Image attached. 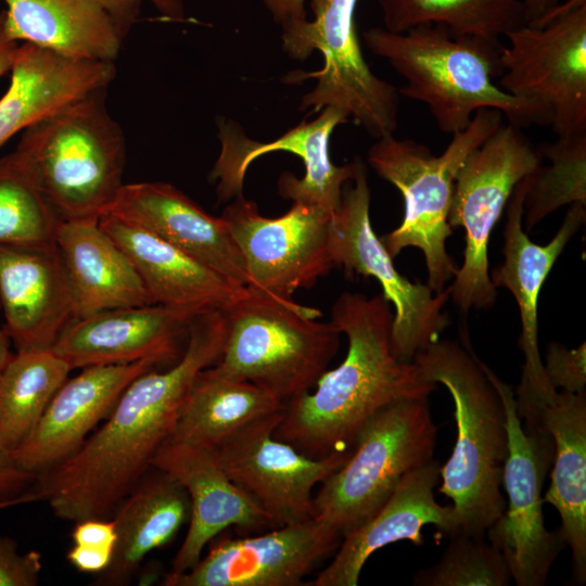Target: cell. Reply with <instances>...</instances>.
Segmentation results:
<instances>
[{
    "label": "cell",
    "mask_w": 586,
    "mask_h": 586,
    "mask_svg": "<svg viewBox=\"0 0 586 586\" xmlns=\"http://www.w3.org/2000/svg\"><path fill=\"white\" fill-rule=\"evenodd\" d=\"M225 340L220 310L194 316L184 349L163 371L135 378L103 424L68 459L36 475L30 491L59 519H111L170 436L198 373L217 362Z\"/></svg>",
    "instance_id": "6da1fadb"
},
{
    "label": "cell",
    "mask_w": 586,
    "mask_h": 586,
    "mask_svg": "<svg viewBox=\"0 0 586 586\" xmlns=\"http://www.w3.org/2000/svg\"><path fill=\"white\" fill-rule=\"evenodd\" d=\"M393 317L383 294L344 292L337 297L331 322L346 334L347 354L321 375L313 392L285 403L276 438L315 459L348 450L361 425L379 409L396 400L428 398L438 388L413 361L394 355Z\"/></svg>",
    "instance_id": "7a4b0ae2"
},
{
    "label": "cell",
    "mask_w": 586,
    "mask_h": 586,
    "mask_svg": "<svg viewBox=\"0 0 586 586\" xmlns=\"http://www.w3.org/2000/svg\"><path fill=\"white\" fill-rule=\"evenodd\" d=\"M412 361L426 381L447 388L455 405L457 438L441 467L438 488L453 502L455 527L449 536L486 537L506 509L501 485L508 455L506 409L489 367L474 353L466 327L461 343L438 339Z\"/></svg>",
    "instance_id": "3957f363"
},
{
    "label": "cell",
    "mask_w": 586,
    "mask_h": 586,
    "mask_svg": "<svg viewBox=\"0 0 586 586\" xmlns=\"http://www.w3.org/2000/svg\"><path fill=\"white\" fill-rule=\"evenodd\" d=\"M364 40L405 79L398 93L425 104L445 133L463 130L481 109H496L508 123L521 128L548 126L539 109L508 94L495 82L502 72L500 41L455 35L438 25H420L403 33L371 27L364 33Z\"/></svg>",
    "instance_id": "277c9868"
},
{
    "label": "cell",
    "mask_w": 586,
    "mask_h": 586,
    "mask_svg": "<svg viewBox=\"0 0 586 586\" xmlns=\"http://www.w3.org/2000/svg\"><path fill=\"white\" fill-rule=\"evenodd\" d=\"M106 89L30 125L15 149L61 219L100 218L124 184L126 141Z\"/></svg>",
    "instance_id": "5b68a950"
},
{
    "label": "cell",
    "mask_w": 586,
    "mask_h": 586,
    "mask_svg": "<svg viewBox=\"0 0 586 586\" xmlns=\"http://www.w3.org/2000/svg\"><path fill=\"white\" fill-rule=\"evenodd\" d=\"M225 340L215 366L283 403L309 392L340 347V330L321 311L250 285L221 309Z\"/></svg>",
    "instance_id": "8992f818"
},
{
    "label": "cell",
    "mask_w": 586,
    "mask_h": 586,
    "mask_svg": "<svg viewBox=\"0 0 586 586\" xmlns=\"http://www.w3.org/2000/svg\"><path fill=\"white\" fill-rule=\"evenodd\" d=\"M504 118L496 109L479 110L440 155L420 142L394 135L377 139L368 151L369 165L402 193L405 206L402 224L381 241L393 258L408 246L421 250L426 284L435 293L443 291L458 270L446 251V240L453 234L448 215L457 173Z\"/></svg>",
    "instance_id": "52a82bcc"
},
{
    "label": "cell",
    "mask_w": 586,
    "mask_h": 586,
    "mask_svg": "<svg viewBox=\"0 0 586 586\" xmlns=\"http://www.w3.org/2000/svg\"><path fill=\"white\" fill-rule=\"evenodd\" d=\"M437 429L428 398L393 402L359 429L347 460L314 496V517L343 539L373 517L403 476L433 459Z\"/></svg>",
    "instance_id": "ba28073f"
},
{
    "label": "cell",
    "mask_w": 586,
    "mask_h": 586,
    "mask_svg": "<svg viewBox=\"0 0 586 586\" xmlns=\"http://www.w3.org/2000/svg\"><path fill=\"white\" fill-rule=\"evenodd\" d=\"M313 21L282 29V48L289 58L306 60L314 50L323 56L316 72L294 71L285 84L316 79L301 100L300 110L324 107L343 111L374 139L393 135L398 127V90L369 67L357 35L355 11L358 0H308Z\"/></svg>",
    "instance_id": "9c48e42d"
},
{
    "label": "cell",
    "mask_w": 586,
    "mask_h": 586,
    "mask_svg": "<svg viewBox=\"0 0 586 586\" xmlns=\"http://www.w3.org/2000/svg\"><path fill=\"white\" fill-rule=\"evenodd\" d=\"M542 163L537 146L521 127L502 123L459 168L448 224L464 229L466 247L463 263L448 288L462 313L494 306L497 288L488 272L489 237L517 184Z\"/></svg>",
    "instance_id": "30bf717a"
},
{
    "label": "cell",
    "mask_w": 586,
    "mask_h": 586,
    "mask_svg": "<svg viewBox=\"0 0 586 586\" xmlns=\"http://www.w3.org/2000/svg\"><path fill=\"white\" fill-rule=\"evenodd\" d=\"M505 37L499 88L539 109L557 137L586 132V0H566Z\"/></svg>",
    "instance_id": "8fae6325"
},
{
    "label": "cell",
    "mask_w": 586,
    "mask_h": 586,
    "mask_svg": "<svg viewBox=\"0 0 586 586\" xmlns=\"http://www.w3.org/2000/svg\"><path fill=\"white\" fill-rule=\"evenodd\" d=\"M354 177L344 186L341 202L332 214L329 253L333 267L347 277H373L382 294L394 306L391 343L394 355L412 361L416 354L437 341L449 323L444 306L449 288L435 293L428 284L400 275L393 257L371 226L370 188L365 163L356 157Z\"/></svg>",
    "instance_id": "7c38bea8"
},
{
    "label": "cell",
    "mask_w": 586,
    "mask_h": 586,
    "mask_svg": "<svg viewBox=\"0 0 586 586\" xmlns=\"http://www.w3.org/2000/svg\"><path fill=\"white\" fill-rule=\"evenodd\" d=\"M506 409L508 455L502 485L508 506L487 531L486 538L504 555L518 586H543L565 543L560 531L546 528L542 488L553 458L546 431L525 432L515 409L514 392L489 368Z\"/></svg>",
    "instance_id": "4fadbf2b"
},
{
    "label": "cell",
    "mask_w": 586,
    "mask_h": 586,
    "mask_svg": "<svg viewBox=\"0 0 586 586\" xmlns=\"http://www.w3.org/2000/svg\"><path fill=\"white\" fill-rule=\"evenodd\" d=\"M331 216L317 205L293 202L282 216L268 218L239 194L220 217L243 257L247 285L292 298L296 290L313 286L334 268L329 253Z\"/></svg>",
    "instance_id": "5bb4252c"
},
{
    "label": "cell",
    "mask_w": 586,
    "mask_h": 586,
    "mask_svg": "<svg viewBox=\"0 0 586 586\" xmlns=\"http://www.w3.org/2000/svg\"><path fill=\"white\" fill-rule=\"evenodd\" d=\"M525 178L514 188L507 203L504 231V263L493 270L491 280L511 292L519 307V347L524 366L514 399L518 417L526 429L538 424L542 407L551 402L555 390L546 375L538 348V297L542 286L563 249L586 219V205H570L561 227L546 245L534 243L522 229Z\"/></svg>",
    "instance_id": "9a60e30c"
},
{
    "label": "cell",
    "mask_w": 586,
    "mask_h": 586,
    "mask_svg": "<svg viewBox=\"0 0 586 586\" xmlns=\"http://www.w3.org/2000/svg\"><path fill=\"white\" fill-rule=\"evenodd\" d=\"M348 120L341 110L324 107L318 117L302 122L269 142L250 139L234 120L220 118L219 155L209 178L217 182L218 202H227L242 194L244 176L250 165L264 154L284 151L297 155L304 163L305 174L298 179L284 171L278 180L281 198L293 202L314 204L333 214L340 205L344 186L354 177L355 160L342 166L330 157L333 130Z\"/></svg>",
    "instance_id": "2e32d148"
},
{
    "label": "cell",
    "mask_w": 586,
    "mask_h": 586,
    "mask_svg": "<svg viewBox=\"0 0 586 586\" xmlns=\"http://www.w3.org/2000/svg\"><path fill=\"white\" fill-rule=\"evenodd\" d=\"M283 411L247 425L216 448L227 475L260 507L273 528L313 518L314 488L352 453L351 448L315 459L276 438Z\"/></svg>",
    "instance_id": "e0dca14e"
},
{
    "label": "cell",
    "mask_w": 586,
    "mask_h": 586,
    "mask_svg": "<svg viewBox=\"0 0 586 586\" xmlns=\"http://www.w3.org/2000/svg\"><path fill=\"white\" fill-rule=\"evenodd\" d=\"M341 542L313 517L255 536L220 539L190 570L165 574L162 585L298 586Z\"/></svg>",
    "instance_id": "ac0fdd59"
},
{
    "label": "cell",
    "mask_w": 586,
    "mask_h": 586,
    "mask_svg": "<svg viewBox=\"0 0 586 586\" xmlns=\"http://www.w3.org/2000/svg\"><path fill=\"white\" fill-rule=\"evenodd\" d=\"M194 316L160 304L102 310L71 321L51 348L72 370L141 360L171 365Z\"/></svg>",
    "instance_id": "d6986e66"
},
{
    "label": "cell",
    "mask_w": 586,
    "mask_h": 586,
    "mask_svg": "<svg viewBox=\"0 0 586 586\" xmlns=\"http://www.w3.org/2000/svg\"><path fill=\"white\" fill-rule=\"evenodd\" d=\"M152 466L176 479L187 491L191 509L189 528L170 573L190 570L204 548L224 530L273 528L267 514L222 469L217 449L167 438Z\"/></svg>",
    "instance_id": "ffe728a7"
},
{
    "label": "cell",
    "mask_w": 586,
    "mask_h": 586,
    "mask_svg": "<svg viewBox=\"0 0 586 586\" xmlns=\"http://www.w3.org/2000/svg\"><path fill=\"white\" fill-rule=\"evenodd\" d=\"M156 366L150 360L98 365L67 378L35 428L12 451L16 462L36 476L72 457L111 413L127 385Z\"/></svg>",
    "instance_id": "44dd1931"
},
{
    "label": "cell",
    "mask_w": 586,
    "mask_h": 586,
    "mask_svg": "<svg viewBox=\"0 0 586 586\" xmlns=\"http://www.w3.org/2000/svg\"><path fill=\"white\" fill-rule=\"evenodd\" d=\"M104 214L146 229L237 288L249 284L243 257L225 220L170 183H124Z\"/></svg>",
    "instance_id": "7402d4cb"
},
{
    "label": "cell",
    "mask_w": 586,
    "mask_h": 586,
    "mask_svg": "<svg viewBox=\"0 0 586 586\" xmlns=\"http://www.w3.org/2000/svg\"><path fill=\"white\" fill-rule=\"evenodd\" d=\"M0 308L16 352L51 348L75 319L74 300L55 242L0 245Z\"/></svg>",
    "instance_id": "603a6c76"
},
{
    "label": "cell",
    "mask_w": 586,
    "mask_h": 586,
    "mask_svg": "<svg viewBox=\"0 0 586 586\" xmlns=\"http://www.w3.org/2000/svg\"><path fill=\"white\" fill-rule=\"evenodd\" d=\"M440 472V463L432 459L406 473L382 508L342 539L330 564L309 585L357 586L370 556L400 540L421 545L425 525L449 536L455 527L453 507L440 505L434 495Z\"/></svg>",
    "instance_id": "cb8c5ba5"
},
{
    "label": "cell",
    "mask_w": 586,
    "mask_h": 586,
    "mask_svg": "<svg viewBox=\"0 0 586 586\" xmlns=\"http://www.w3.org/2000/svg\"><path fill=\"white\" fill-rule=\"evenodd\" d=\"M99 222L129 257L154 304L199 315L221 310L244 288L142 227L107 214Z\"/></svg>",
    "instance_id": "d4e9b609"
},
{
    "label": "cell",
    "mask_w": 586,
    "mask_h": 586,
    "mask_svg": "<svg viewBox=\"0 0 586 586\" xmlns=\"http://www.w3.org/2000/svg\"><path fill=\"white\" fill-rule=\"evenodd\" d=\"M0 98V149L16 133L115 78L114 62L74 61L39 47L18 46Z\"/></svg>",
    "instance_id": "484cf974"
},
{
    "label": "cell",
    "mask_w": 586,
    "mask_h": 586,
    "mask_svg": "<svg viewBox=\"0 0 586 586\" xmlns=\"http://www.w3.org/2000/svg\"><path fill=\"white\" fill-rule=\"evenodd\" d=\"M54 241L71 285L75 319L154 304L131 260L99 218L61 219Z\"/></svg>",
    "instance_id": "4316f807"
},
{
    "label": "cell",
    "mask_w": 586,
    "mask_h": 586,
    "mask_svg": "<svg viewBox=\"0 0 586 586\" xmlns=\"http://www.w3.org/2000/svg\"><path fill=\"white\" fill-rule=\"evenodd\" d=\"M539 429L553 442L550 486L543 498L559 512L574 584L586 582V392H558L542 407Z\"/></svg>",
    "instance_id": "83f0119b"
},
{
    "label": "cell",
    "mask_w": 586,
    "mask_h": 586,
    "mask_svg": "<svg viewBox=\"0 0 586 586\" xmlns=\"http://www.w3.org/2000/svg\"><path fill=\"white\" fill-rule=\"evenodd\" d=\"M8 35L74 61L114 62L122 42L98 0H3Z\"/></svg>",
    "instance_id": "f1b7e54d"
},
{
    "label": "cell",
    "mask_w": 586,
    "mask_h": 586,
    "mask_svg": "<svg viewBox=\"0 0 586 586\" xmlns=\"http://www.w3.org/2000/svg\"><path fill=\"white\" fill-rule=\"evenodd\" d=\"M186 488L168 473L151 467L116 508L117 542L110 566L98 579L126 585L142 560L174 539L190 518Z\"/></svg>",
    "instance_id": "f546056e"
},
{
    "label": "cell",
    "mask_w": 586,
    "mask_h": 586,
    "mask_svg": "<svg viewBox=\"0 0 586 586\" xmlns=\"http://www.w3.org/2000/svg\"><path fill=\"white\" fill-rule=\"evenodd\" d=\"M285 403L215 365L195 377L168 438L217 448L240 430L282 412Z\"/></svg>",
    "instance_id": "4dcf8cb0"
},
{
    "label": "cell",
    "mask_w": 586,
    "mask_h": 586,
    "mask_svg": "<svg viewBox=\"0 0 586 586\" xmlns=\"http://www.w3.org/2000/svg\"><path fill=\"white\" fill-rule=\"evenodd\" d=\"M72 368L52 348L20 351L0 374V444L13 451L31 432Z\"/></svg>",
    "instance_id": "1f68e13d"
},
{
    "label": "cell",
    "mask_w": 586,
    "mask_h": 586,
    "mask_svg": "<svg viewBox=\"0 0 586 586\" xmlns=\"http://www.w3.org/2000/svg\"><path fill=\"white\" fill-rule=\"evenodd\" d=\"M384 28L403 33L438 25L455 35L500 41L526 23L521 0H378Z\"/></svg>",
    "instance_id": "d6a6232c"
},
{
    "label": "cell",
    "mask_w": 586,
    "mask_h": 586,
    "mask_svg": "<svg viewBox=\"0 0 586 586\" xmlns=\"http://www.w3.org/2000/svg\"><path fill=\"white\" fill-rule=\"evenodd\" d=\"M60 216L16 150L0 157V245L54 243Z\"/></svg>",
    "instance_id": "836d02e7"
},
{
    "label": "cell",
    "mask_w": 586,
    "mask_h": 586,
    "mask_svg": "<svg viewBox=\"0 0 586 586\" xmlns=\"http://www.w3.org/2000/svg\"><path fill=\"white\" fill-rule=\"evenodd\" d=\"M537 149L549 164H540L525 177L523 217L526 230L562 206L586 205V132L557 137L556 141Z\"/></svg>",
    "instance_id": "e575fe53"
},
{
    "label": "cell",
    "mask_w": 586,
    "mask_h": 586,
    "mask_svg": "<svg viewBox=\"0 0 586 586\" xmlns=\"http://www.w3.org/2000/svg\"><path fill=\"white\" fill-rule=\"evenodd\" d=\"M512 581L502 552L486 537L449 536L441 559L418 571L415 586H507Z\"/></svg>",
    "instance_id": "d590c367"
},
{
    "label": "cell",
    "mask_w": 586,
    "mask_h": 586,
    "mask_svg": "<svg viewBox=\"0 0 586 586\" xmlns=\"http://www.w3.org/2000/svg\"><path fill=\"white\" fill-rule=\"evenodd\" d=\"M68 562L82 573L101 574L111 564L117 532L113 519H85L75 522Z\"/></svg>",
    "instance_id": "8d00e7d4"
},
{
    "label": "cell",
    "mask_w": 586,
    "mask_h": 586,
    "mask_svg": "<svg viewBox=\"0 0 586 586\" xmlns=\"http://www.w3.org/2000/svg\"><path fill=\"white\" fill-rule=\"evenodd\" d=\"M544 369L550 385L558 391L578 393L586 386V344L569 349L559 342H550Z\"/></svg>",
    "instance_id": "74e56055"
},
{
    "label": "cell",
    "mask_w": 586,
    "mask_h": 586,
    "mask_svg": "<svg viewBox=\"0 0 586 586\" xmlns=\"http://www.w3.org/2000/svg\"><path fill=\"white\" fill-rule=\"evenodd\" d=\"M41 570L38 551L20 552L13 538L0 534V586H35Z\"/></svg>",
    "instance_id": "f35d334b"
},
{
    "label": "cell",
    "mask_w": 586,
    "mask_h": 586,
    "mask_svg": "<svg viewBox=\"0 0 586 586\" xmlns=\"http://www.w3.org/2000/svg\"><path fill=\"white\" fill-rule=\"evenodd\" d=\"M111 16L123 40L128 36L140 14L142 0H98ZM169 22H183V0H149Z\"/></svg>",
    "instance_id": "ab89813d"
},
{
    "label": "cell",
    "mask_w": 586,
    "mask_h": 586,
    "mask_svg": "<svg viewBox=\"0 0 586 586\" xmlns=\"http://www.w3.org/2000/svg\"><path fill=\"white\" fill-rule=\"evenodd\" d=\"M36 476L24 470L11 450L0 444V499L20 496L29 491Z\"/></svg>",
    "instance_id": "60d3db41"
},
{
    "label": "cell",
    "mask_w": 586,
    "mask_h": 586,
    "mask_svg": "<svg viewBox=\"0 0 586 586\" xmlns=\"http://www.w3.org/2000/svg\"><path fill=\"white\" fill-rule=\"evenodd\" d=\"M275 23L281 28L307 21L306 0H263Z\"/></svg>",
    "instance_id": "b9f144b4"
},
{
    "label": "cell",
    "mask_w": 586,
    "mask_h": 586,
    "mask_svg": "<svg viewBox=\"0 0 586 586\" xmlns=\"http://www.w3.org/2000/svg\"><path fill=\"white\" fill-rule=\"evenodd\" d=\"M18 43L11 39L5 29L4 11L0 12V77L10 73Z\"/></svg>",
    "instance_id": "7bdbcfd3"
},
{
    "label": "cell",
    "mask_w": 586,
    "mask_h": 586,
    "mask_svg": "<svg viewBox=\"0 0 586 586\" xmlns=\"http://www.w3.org/2000/svg\"><path fill=\"white\" fill-rule=\"evenodd\" d=\"M566 0H521L526 23L539 21Z\"/></svg>",
    "instance_id": "ee69618b"
},
{
    "label": "cell",
    "mask_w": 586,
    "mask_h": 586,
    "mask_svg": "<svg viewBox=\"0 0 586 586\" xmlns=\"http://www.w3.org/2000/svg\"><path fill=\"white\" fill-rule=\"evenodd\" d=\"M11 339L4 329H0V374L12 358Z\"/></svg>",
    "instance_id": "f6af8a7d"
},
{
    "label": "cell",
    "mask_w": 586,
    "mask_h": 586,
    "mask_svg": "<svg viewBox=\"0 0 586 586\" xmlns=\"http://www.w3.org/2000/svg\"><path fill=\"white\" fill-rule=\"evenodd\" d=\"M38 500H39L38 496L34 492L28 491L16 497L0 499V511L8 509L10 507H14V506L23 505V504H29V502H34Z\"/></svg>",
    "instance_id": "bcb514c9"
}]
</instances>
